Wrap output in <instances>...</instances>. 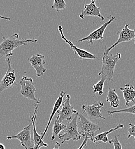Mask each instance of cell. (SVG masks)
I'll return each instance as SVG.
<instances>
[{
  "label": "cell",
  "instance_id": "cell-1",
  "mask_svg": "<svg viewBox=\"0 0 135 149\" xmlns=\"http://www.w3.org/2000/svg\"><path fill=\"white\" fill-rule=\"evenodd\" d=\"M19 35L15 33L8 38L2 36V41L0 44V57L5 58L13 56V51L22 45H27L29 43L38 42L37 39H19Z\"/></svg>",
  "mask_w": 135,
  "mask_h": 149
},
{
  "label": "cell",
  "instance_id": "cell-2",
  "mask_svg": "<svg viewBox=\"0 0 135 149\" xmlns=\"http://www.w3.org/2000/svg\"><path fill=\"white\" fill-rule=\"evenodd\" d=\"M78 116L79 119L78 118L77 122L78 132L81 136L87 138L88 139L93 142L95 136V132L97 130H100L101 128L98 125L87 119L83 115V113H79Z\"/></svg>",
  "mask_w": 135,
  "mask_h": 149
},
{
  "label": "cell",
  "instance_id": "cell-3",
  "mask_svg": "<svg viewBox=\"0 0 135 149\" xmlns=\"http://www.w3.org/2000/svg\"><path fill=\"white\" fill-rule=\"evenodd\" d=\"M121 54L117 53L116 55H104L102 58V65L101 71L98 76H104L107 78V80L113 81V76L116 64L121 60Z\"/></svg>",
  "mask_w": 135,
  "mask_h": 149
},
{
  "label": "cell",
  "instance_id": "cell-4",
  "mask_svg": "<svg viewBox=\"0 0 135 149\" xmlns=\"http://www.w3.org/2000/svg\"><path fill=\"white\" fill-rule=\"evenodd\" d=\"M78 114H76L73 119L70 120L66 125V128L63 130V134L59 135V138L63 139L62 144L71 139L78 141L81 138V135L78 131L77 122Z\"/></svg>",
  "mask_w": 135,
  "mask_h": 149
},
{
  "label": "cell",
  "instance_id": "cell-5",
  "mask_svg": "<svg viewBox=\"0 0 135 149\" xmlns=\"http://www.w3.org/2000/svg\"><path fill=\"white\" fill-rule=\"evenodd\" d=\"M20 85L21 87L20 93L23 97L29 100L35 101L38 104L41 103L40 99L36 98L35 95L36 89L34 86L32 78L23 76L20 81Z\"/></svg>",
  "mask_w": 135,
  "mask_h": 149
},
{
  "label": "cell",
  "instance_id": "cell-6",
  "mask_svg": "<svg viewBox=\"0 0 135 149\" xmlns=\"http://www.w3.org/2000/svg\"><path fill=\"white\" fill-rule=\"evenodd\" d=\"M32 125L31 122L27 126L24 127L22 130L18 132L16 135L8 136V139H17L20 142V145L25 149H34V143L33 138L31 137V129Z\"/></svg>",
  "mask_w": 135,
  "mask_h": 149
},
{
  "label": "cell",
  "instance_id": "cell-7",
  "mask_svg": "<svg viewBox=\"0 0 135 149\" xmlns=\"http://www.w3.org/2000/svg\"><path fill=\"white\" fill-rule=\"evenodd\" d=\"M5 59L8 63V70L0 83V93L7 89L11 88L17 86V84L15 71L13 69L11 65L10 57Z\"/></svg>",
  "mask_w": 135,
  "mask_h": 149
},
{
  "label": "cell",
  "instance_id": "cell-8",
  "mask_svg": "<svg viewBox=\"0 0 135 149\" xmlns=\"http://www.w3.org/2000/svg\"><path fill=\"white\" fill-rule=\"evenodd\" d=\"M70 96L67 94L66 99L62 103L60 109L57 111L58 116L55 120L58 123H62L64 120H71L73 114H77L79 112L74 110V106H71L70 103Z\"/></svg>",
  "mask_w": 135,
  "mask_h": 149
},
{
  "label": "cell",
  "instance_id": "cell-9",
  "mask_svg": "<svg viewBox=\"0 0 135 149\" xmlns=\"http://www.w3.org/2000/svg\"><path fill=\"white\" fill-rule=\"evenodd\" d=\"M118 36V38L116 42L111 46L108 49H106V47L105 48V51H104V55H108L110 51L116 47L119 44L122 43V42H127L132 40L134 39L135 38V29L134 30L130 29L129 28V24H126L123 29L118 31L117 33Z\"/></svg>",
  "mask_w": 135,
  "mask_h": 149
},
{
  "label": "cell",
  "instance_id": "cell-10",
  "mask_svg": "<svg viewBox=\"0 0 135 149\" xmlns=\"http://www.w3.org/2000/svg\"><path fill=\"white\" fill-rule=\"evenodd\" d=\"M116 19V17L115 16H111V19L108 21L102 24L99 28L97 29L94 31L92 32L88 36H86L80 40H78V42H83V41H87L89 43V45H92L93 44L94 41L96 40H104V33L105 32V29L107 26L114 21Z\"/></svg>",
  "mask_w": 135,
  "mask_h": 149
},
{
  "label": "cell",
  "instance_id": "cell-11",
  "mask_svg": "<svg viewBox=\"0 0 135 149\" xmlns=\"http://www.w3.org/2000/svg\"><path fill=\"white\" fill-rule=\"evenodd\" d=\"M104 106V102H96L92 105H83L82 109H83V113L85 112L90 119L97 120L102 119L105 120L106 118L103 116L101 112V109Z\"/></svg>",
  "mask_w": 135,
  "mask_h": 149
},
{
  "label": "cell",
  "instance_id": "cell-12",
  "mask_svg": "<svg viewBox=\"0 0 135 149\" xmlns=\"http://www.w3.org/2000/svg\"><path fill=\"white\" fill-rule=\"evenodd\" d=\"M58 31L61 35L62 38L64 41V42L69 45L71 49L74 51L75 55H77L81 59H90V60H94L97 58L96 55L89 52L88 51L78 48L76 45H75L71 41L68 40L66 37L64 36L63 33V28L62 26H58Z\"/></svg>",
  "mask_w": 135,
  "mask_h": 149
},
{
  "label": "cell",
  "instance_id": "cell-13",
  "mask_svg": "<svg viewBox=\"0 0 135 149\" xmlns=\"http://www.w3.org/2000/svg\"><path fill=\"white\" fill-rule=\"evenodd\" d=\"M35 111L34 115L32 116L30 115V118L31 123L32 125L33 129V140L34 143V149H40L41 147H48V145L44 142L43 139L41 138V136L38 133L36 128V119L38 112L39 106L38 104L36 103L35 104Z\"/></svg>",
  "mask_w": 135,
  "mask_h": 149
},
{
  "label": "cell",
  "instance_id": "cell-14",
  "mask_svg": "<svg viewBox=\"0 0 135 149\" xmlns=\"http://www.w3.org/2000/svg\"><path fill=\"white\" fill-rule=\"evenodd\" d=\"M44 58L45 56L43 55L36 54L33 55L31 57L28 58V61L35 70L36 75L38 77L43 76L47 71V69L44 67L45 64Z\"/></svg>",
  "mask_w": 135,
  "mask_h": 149
},
{
  "label": "cell",
  "instance_id": "cell-15",
  "mask_svg": "<svg viewBox=\"0 0 135 149\" xmlns=\"http://www.w3.org/2000/svg\"><path fill=\"white\" fill-rule=\"evenodd\" d=\"M85 9L79 15V17L82 19H84L85 16H94L98 17L102 19V21L105 20L104 17L100 13V7H98L96 4V1L92 0L89 4H86L84 2Z\"/></svg>",
  "mask_w": 135,
  "mask_h": 149
},
{
  "label": "cell",
  "instance_id": "cell-16",
  "mask_svg": "<svg viewBox=\"0 0 135 149\" xmlns=\"http://www.w3.org/2000/svg\"><path fill=\"white\" fill-rule=\"evenodd\" d=\"M119 90L122 91L125 106L128 107L131 102L135 103V89L132 85L127 84L124 87H120Z\"/></svg>",
  "mask_w": 135,
  "mask_h": 149
},
{
  "label": "cell",
  "instance_id": "cell-17",
  "mask_svg": "<svg viewBox=\"0 0 135 149\" xmlns=\"http://www.w3.org/2000/svg\"><path fill=\"white\" fill-rule=\"evenodd\" d=\"M66 95V93L64 92L63 91H62L60 93V95L58 97V99H57V100L55 101L54 104V107H53V109H52V112L51 113V115H50V117L49 118V120H48V122L47 123V125L46 126V128L45 129V130L44 131L43 133L41 134V138L43 139V138L44 137L45 135L46 134L48 129L49 128V126H50V124H51V122L56 112H57L58 110L60 109V108L62 106V103H63V97L64 96H65Z\"/></svg>",
  "mask_w": 135,
  "mask_h": 149
},
{
  "label": "cell",
  "instance_id": "cell-18",
  "mask_svg": "<svg viewBox=\"0 0 135 149\" xmlns=\"http://www.w3.org/2000/svg\"><path fill=\"white\" fill-rule=\"evenodd\" d=\"M124 127V125L122 124H118L116 127L111 129V130L107 131H105L102 133L99 134L98 135H96L94 138V140L93 141V143H97V142H102V143H107L109 142L108 138V135L110 133L115 131L117 130L120 129H122Z\"/></svg>",
  "mask_w": 135,
  "mask_h": 149
},
{
  "label": "cell",
  "instance_id": "cell-19",
  "mask_svg": "<svg viewBox=\"0 0 135 149\" xmlns=\"http://www.w3.org/2000/svg\"><path fill=\"white\" fill-rule=\"evenodd\" d=\"M107 102H109L111 106L114 109H117L120 106V99L116 93L115 89L109 88L106 97Z\"/></svg>",
  "mask_w": 135,
  "mask_h": 149
},
{
  "label": "cell",
  "instance_id": "cell-20",
  "mask_svg": "<svg viewBox=\"0 0 135 149\" xmlns=\"http://www.w3.org/2000/svg\"><path fill=\"white\" fill-rule=\"evenodd\" d=\"M106 80H107V78L105 76H102L101 80L98 81L96 84L93 86L94 97H96V93H98L99 96H101L104 93V86Z\"/></svg>",
  "mask_w": 135,
  "mask_h": 149
},
{
  "label": "cell",
  "instance_id": "cell-21",
  "mask_svg": "<svg viewBox=\"0 0 135 149\" xmlns=\"http://www.w3.org/2000/svg\"><path fill=\"white\" fill-rule=\"evenodd\" d=\"M66 127V125L62 123H58L57 122H54V124L52 127V135L51 137V139L53 141L54 140L56 137L59 135V133L63 130Z\"/></svg>",
  "mask_w": 135,
  "mask_h": 149
},
{
  "label": "cell",
  "instance_id": "cell-22",
  "mask_svg": "<svg viewBox=\"0 0 135 149\" xmlns=\"http://www.w3.org/2000/svg\"><path fill=\"white\" fill-rule=\"evenodd\" d=\"M107 113H108V115H109L111 116L115 113H127L133 114L135 115V103L134 106H132L131 107H128L126 109H121V110H118L107 111Z\"/></svg>",
  "mask_w": 135,
  "mask_h": 149
},
{
  "label": "cell",
  "instance_id": "cell-23",
  "mask_svg": "<svg viewBox=\"0 0 135 149\" xmlns=\"http://www.w3.org/2000/svg\"><path fill=\"white\" fill-rule=\"evenodd\" d=\"M51 8L57 12L61 10H64L66 8V3L64 0H55Z\"/></svg>",
  "mask_w": 135,
  "mask_h": 149
},
{
  "label": "cell",
  "instance_id": "cell-24",
  "mask_svg": "<svg viewBox=\"0 0 135 149\" xmlns=\"http://www.w3.org/2000/svg\"><path fill=\"white\" fill-rule=\"evenodd\" d=\"M109 143L110 144L113 143L115 149H122V146L118 139V136H115L114 138L112 139L111 140L109 141Z\"/></svg>",
  "mask_w": 135,
  "mask_h": 149
},
{
  "label": "cell",
  "instance_id": "cell-25",
  "mask_svg": "<svg viewBox=\"0 0 135 149\" xmlns=\"http://www.w3.org/2000/svg\"><path fill=\"white\" fill-rule=\"evenodd\" d=\"M129 128L128 129V138H130L131 136H134L135 140V125L129 123Z\"/></svg>",
  "mask_w": 135,
  "mask_h": 149
},
{
  "label": "cell",
  "instance_id": "cell-26",
  "mask_svg": "<svg viewBox=\"0 0 135 149\" xmlns=\"http://www.w3.org/2000/svg\"><path fill=\"white\" fill-rule=\"evenodd\" d=\"M88 140H89V139H88L87 138H85L83 142L81 144L80 146L78 149H85L83 148V147H85V146H86V144H87V141H88Z\"/></svg>",
  "mask_w": 135,
  "mask_h": 149
},
{
  "label": "cell",
  "instance_id": "cell-27",
  "mask_svg": "<svg viewBox=\"0 0 135 149\" xmlns=\"http://www.w3.org/2000/svg\"><path fill=\"white\" fill-rule=\"evenodd\" d=\"M60 146V143H59L58 142H57L55 143V146H54V149H59Z\"/></svg>",
  "mask_w": 135,
  "mask_h": 149
},
{
  "label": "cell",
  "instance_id": "cell-28",
  "mask_svg": "<svg viewBox=\"0 0 135 149\" xmlns=\"http://www.w3.org/2000/svg\"><path fill=\"white\" fill-rule=\"evenodd\" d=\"M0 19H5V20H6V21H10V17H4V16H0Z\"/></svg>",
  "mask_w": 135,
  "mask_h": 149
},
{
  "label": "cell",
  "instance_id": "cell-29",
  "mask_svg": "<svg viewBox=\"0 0 135 149\" xmlns=\"http://www.w3.org/2000/svg\"><path fill=\"white\" fill-rule=\"evenodd\" d=\"M0 149H5V146L2 143H0Z\"/></svg>",
  "mask_w": 135,
  "mask_h": 149
},
{
  "label": "cell",
  "instance_id": "cell-30",
  "mask_svg": "<svg viewBox=\"0 0 135 149\" xmlns=\"http://www.w3.org/2000/svg\"><path fill=\"white\" fill-rule=\"evenodd\" d=\"M134 43H135V38H134Z\"/></svg>",
  "mask_w": 135,
  "mask_h": 149
},
{
  "label": "cell",
  "instance_id": "cell-31",
  "mask_svg": "<svg viewBox=\"0 0 135 149\" xmlns=\"http://www.w3.org/2000/svg\"></svg>",
  "mask_w": 135,
  "mask_h": 149
}]
</instances>
